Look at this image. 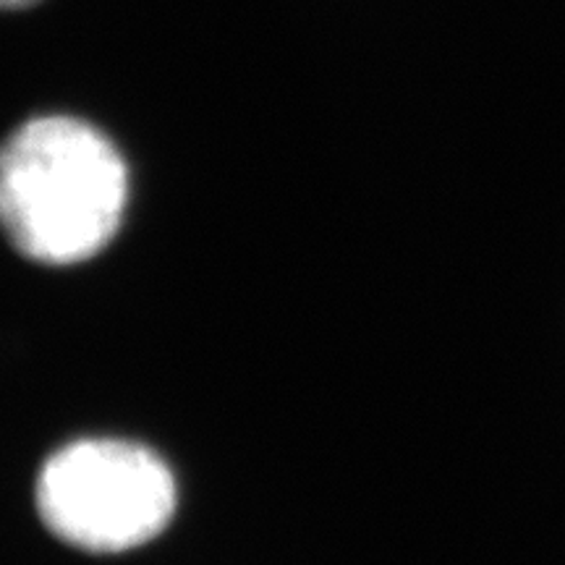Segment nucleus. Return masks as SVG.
<instances>
[{
  "instance_id": "f257e3e1",
  "label": "nucleus",
  "mask_w": 565,
  "mask_h": 565,
  "mask_svg": "<svg viewBox=\"0 0 565 565\" xmlns=\"http://www.w3.org/2000/svg\"><path fill=\"white\" fill-rule=\"evenodd\" d=\"M129 168L108 134L76 116H34L0 152V221L13 252L38 265L95 257L121 228Z\"/></svg>"
},
{
  "instance_id": "f03ea898",
  "label": "nucleus",
  "mask_w": 565,
  "mask_h": 565,
  "mask_svg": "<svg viewBox=\"0 0 565 565\" xmlns=\"http://www.w3.org/2000/svg\"><path fill=\"white\" fill-rule=\"evenodd\" d=\"M34 508L47 532L71 547L126 553L152 542L173 519L175 482L147 445L87 437L45 458Z\"/></svg>"
},
{
  "instance_id": "7ed1b4c3",
  "label": "nucleus",
  "mask_w": 565,
  "mask_h": 565,
  "mask_svg": "<svg viewBox=\"0 0 565 565\" xmlns=\"http://www.w3.org/2000/svg\"><path fill=\"white\" fill-rule=\"evenodd\" d=\"M42 0H0V6H3V11L9 13H19V11H30L34 6H40Z\"/></svg>"
}]
</instances>
